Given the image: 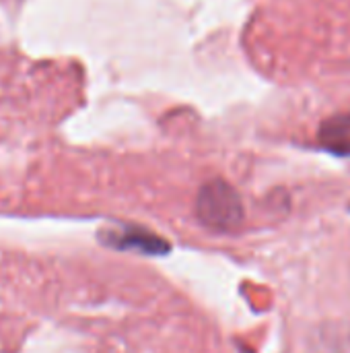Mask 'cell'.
<instances>
[{"label":"cell","instance_id":"cell-1","mask_svg":"<svg viewBox=\"0 0 350 353\" xmlns=\"http://www.w3.org/2000/svg\"><path fill=\"white\" fill-rule=\"evenodd\" d=\"M196 215L215 232H231L243 221V203L229 182L210 180L196 196Z\"/></svg>","mask_w":350,"mask_h":353},{"label":"cell","instance_id":"cell-2","mask_svg":"<svg viewBox=\"0 0 350 353\" xmlns=\"http://www.w3.org/2000/svg\"><path fill=\"white\" fill-rule=\"evenodd\" d=\"M320 145L334 155H350V114H336L322 122L318 132Z\"/></svg>","mask_w":350,"mask_h":353},{"label":"cell","instance_id":"cell-3","mask_svg":"<svg viewBox=\"0 0 350 353\" xmlns=\"http://www.w3.org/2000/svg\"><path fill=\"white\" fill-rule=\"evenodd\" d=\"M116 246L122 248H138L151 254H159L169 250V244H165L159 236H153L149 232H140V230H128L124 234L116 236Z\"/></svg>","mask_w":350,"mask_h":353}]
</instances>
